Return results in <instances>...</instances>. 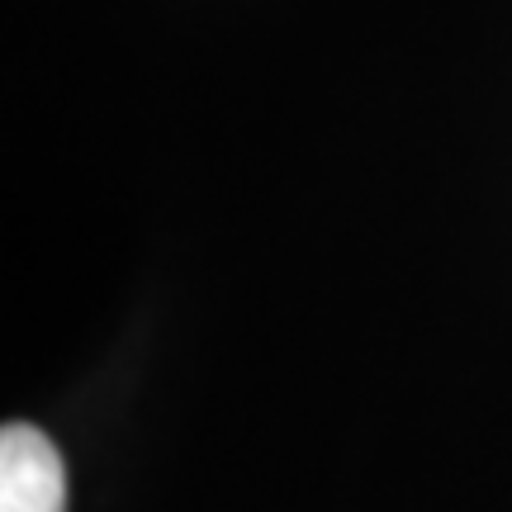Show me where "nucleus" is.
Masks as SVG:
<instances>
[{"label":"nucleus","mask_w":512,"mask_h":512,"mask_svg":"<svg viewBox=\"0 0 512 512\" xmlns=\"http://www.w3.org/2000/svg\"><path fill=\"white\" fill-rule=\"evenodd\" d=\"M0 512H67L62 456L29 422L0 432Z\"/></svg>","instance_id":"f257e3e1"}]
</instances>
